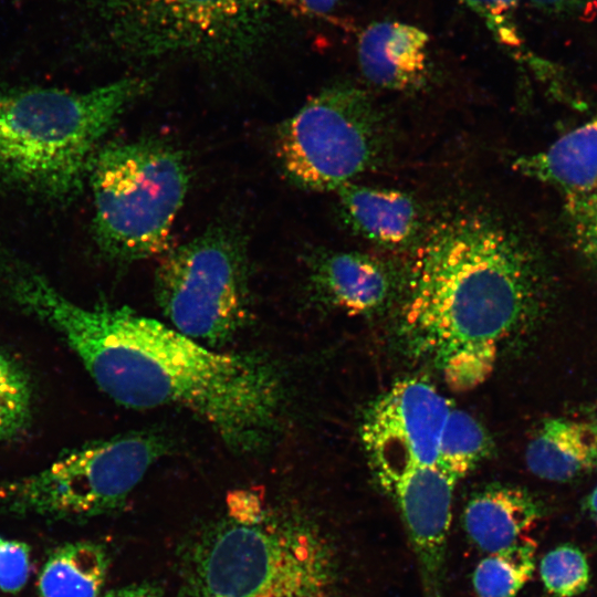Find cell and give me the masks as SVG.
I'll list each match as a JSON object with an SVG mask.
<instances>
[{
  "mask_svg": "<svg viewBox=\"0 0 597 597\" xmlns=\"http://www.w3.org/2000/svg\"><path fill=\"white\" fill-rule=\"evenodd\" d=\"M12 300L50 324L100 389L134 409L184 408L239 453H254L281 425L284 390L264 358L216 350L127 306L71 302L17 256L0 266Z\"/></svg>",
  "mask_w": 597,
  "mask_h": 597,
  "instance_id": "obj_1",
  "label": "cell"
},
{
  "mask_svg": "<svg viewBox=\"0 0 597 597\" xmlns=\"http://www.w3.org/2000/svg\"><path fill=\"white\" fill-rule=\"evenodd\" d=\"M543 279L537 252L513 226L481 211L444 217L410 269L402 335L450 387L470 389L535 311Z\"/></svg>",
  "mask_w": 597,
  "mask_h": 597,
  "instance_id": "obj_2",
  "label": "cell"
},
{
  "mask_svg": "<svg viewBox=\"0 0 597 597\" xmlns=\"http://www.w3.org/2000/svg\"><path fill=\"white\" fill-rule=\"evenodd\" d=\"M149 84L71 91L0 80V192L57 206L78 198L104 137Z\"/></svg>",
  "mask_w": 597,
  "mask_h": 597,
  "instance_id": "obj_3",
  "label": "cell"
},
{
  "mask_svg": "<svg viewBox=\"0 0 597 597\" xmlns=\"http://www.w3.org/2000/svg\"><path fill=\"white\" fill-rule=\"evenodd\" d=\"M179 569L180 597H333L336 583L321 530L283 509L202 526L184 544Z\"/></svg>",
  "mask_w": 597,
  "mask_h": 597,
  "instance_id": "obj_4",
  "label": "cell"
},
{
  "mask_svg": "<svg viewBox=\"0 0 597 597\" xmlns=\"http://www.w3.org/2000/svg\"><path fill=\"white\" fill-rule=\"evenodd\" d=\"M189 180L184 153L165 139L102 145L87 177L92 234L101 254L125 264L167 251Z\"/></svg>",
  "mask_w": 597,
  "mask_h": 597,
  "instance_id": "obj_5",
  "label": "cell"
},
{
  "mask_svg": "<svg viewBox=\"0 0 597 597\" xmlns=\"http://www.w3.org/2000/svg\"><path fill=\"white\" fill-rule=\"evenodd\" d=\"M97 39L123 57L232 63L264 43L271 0H81Z\"/></svg>",
  "mask_w": 597,
  "mask_h": 597,
  "instance_id": "obj_6",
  "label": "cell"
},
{
  "mask_svg": "<svg viewBox=\"0 0 597 597\" xmlns=\"http://www.w3.org/2000/svg\"><path fill=\"white\" fill-rule=\"evenodd\" d=\"M248 250L219 223L171 249L155 274V296L171 327L209 347L228 343L248 320Z\"/></svg>",
  "mask_w": 597,
  "mask_h": 597,
  "instance_id": "obj_7",
  "label": "cell"
},
{
  "mask_svg": "<svg viewBox=\"0 0 597 597\" xmlns=\"http://www.w3.org/2000/svg\"><path fill=\"white\" fill-rule=\"evenodd\" d=\"M387 147L384 118L369 95L348 84L312 96L276 132V156L301 188L336 191L380 164Z\"/></svg>",
  "mask_w": 597,
  "mask_h": 597,
  "instance_id": "obj_8",
  "label": "cell"
},
{
  "mask_svg": "<svg viewBox=\"0 0 597 597\" xmlns=\"http://www.w3.org/2000/svg\"><path fill=\"white\" fill-rule=\"evenodd\" d=\"M164 439L129 432L90 443L44 470L0 486V502L17 514L83 520L114 512L165 453Z\"/></svg>",
  "mask_w": 597,
  "mask_h": 597,
  "instance_id": "obj_9",
  "label": "cell"
},
{
  "mask_svg": "<svg viewBox=\"0 0 597 597\" xmlns=\"http://www.w3.org/2000/svg\"><path fill=\"white\" fill-rule=\"evenodd\" d=\"M453 404L430 383H396L367 410L362 440L378 483L406 471L439 465L442 431Z\"/></svg>",
  "mask_w": 597,
  "mask_h": 597,
  "instance_id": "obj_10",
  "label": "cell"
},
{
  "mask_svg": "<svg viewBox=\"0 0 597 597\" xmlns=\"http://www.w3.org/2000/svg\"><path fill=\"white\" fill-rule=\"evenodd\" d=\"M310 281L324 302L348 314L379 311L396 287L386 262L358 251L318 252L311 260Z\"/></svg>",
  "mask_w": 597,
  "mask_h": 597,
  "instance_id": "obj_11",
  "label": "cell"
},
{
  "mask_svg": "<svg viewBox=\"0 0 597 597\" xmlns=\"http://www.w3.org/2000/svg\"><path fill=\"white\" fill-rule=\"evenodd\" d=\"M429 35L401 21L370 23L359 35L357 60L370 83L390 91L420 87L428 74Z\"/></svg>",
  "mask_w": 597,
  "mask_h": 597,
  "instance_id": "obj_12",
  "label": "cell"
},
{
  "mask_svg": "<svg viewBox=\"0 0 597 597\" xmlns=\"http://www.w3.org/2000/svg\"><path fill=\"white\" fill-rule=\"evenodd\" d=\"M515 171L555 188L565 203L597 193V114L547 148L522 155Z\"/></svg>",
  "mask_w": 597,
  "mask_h": 597,
  "instance_id": "obj_13",
  "label": "cell"
},
{
  "mask_svg": "<svg viewBox=\"0 0 597 597\" xmlns=\"http://www.w3.org/2000/svg\"><path fill=\"white\" fill-rule=\"evenodd\" d=\"M345 226L355 234L386 248L410 243L420 228V211L407 192L348 182L336 191Z\"/></svg>",
  "mask_w": 597,
  "mask_h": 597,
  "instance_id": "obj_14",
  "label": "cell"
},
{
  "mask_svg": "<svg viewBox=\"0 0 597 597\" xmlns=\"http://www.w3.org/2000/svg\"><path fill=\"white\" fill-rule=\"evenodd\" d=\"M540 515L541 507L527 491L495 483L469 499L462 524L470 541L480 551L490 554L525 537Z\"/></svg>",
  "mask_w": 597,
  "mask_h": 597,
  "instance_id": "obj_15",
  "label": "cell"
},
{
  "mask_svg": "<svg viewBox=\"0 0 597 597\" xmlns=\"http://www.w3.org/2000/svg\"><path fill=\"white\" fill-rule=\"evenodd\" d=\"M525 461L543 480L577 479L597 468V428L582 421L547 419L528 442Z\"/></svg>",
  "mask_w": 597,
  "mask_h": 597,
  "instance_id": "obj_16",
  "label": "cell"
},
{
  "mask_svg": "<svg viewBox=\"0 0 597 597\" xmlns=\"http://www.w3.org/2000/svg\"><path fill=\"white\" fill-rule=\"evenodd\" d=\"M108 569L105 548L76 542L56 548L39 576L40 597H100Z\"/></svg>",
  "mask_w": 597,
  "mask_h": 597,
  "instance_id": "obj_17",
  "label": "cell"
},
{
  "mask_svg": "<svg viewBox=\"0 0 597 597\" xmlns=\"http://www.w3.org/2000/svg\"><path fill=\"white\" fill-rule=\"evenodd\" d=\"M535 542L523 537L482 558L472 575L476 597H515L535 567Z\"/></svg>",
  "mask_w": 597,
  "mask_h": 597,
  "instance_id": "obj_18",
  "label": "cell"
},
{
  "mask_svg": "<svg viewBox=\"0 0 597 597\" xmlns=\"http://www.w3.org/2000/svg\"><path fill=\"white\" fill-rule=\"evenodd\" d=\"M490 448L482 425L453 406L441 436L439 467L460 481L486 457Z\"/></svg>",
  "mask_w": 597,
  "mask_h": 597,
  "instance_id": "obj_19",
  "label": "cell"
},
{
  "mask_svg": "<svg viewBox=\"0 0 597 597\" xmlns=\"http://www.w3.org/2000/svg\"><path fill=\"white\" fill-rule=\"evenodd\" d=\"M31 386L24 371L0 352V439L20 433L30 420Z\"/></svg>",
  "mask_w": 597,
  "mask_h": 597,
  "instance_id": "obj_20",
  "label": "cell"
},
{
  "mask_svg": "<svg viewBox=\"0 0 597 597\" xmlns=\"http://www.w3.org/2000/svg\"><path fill=\"white\" fill-rule=\"evenodd\" d=\"M540 573L548 593L572 597L583 593L589 582V567L583 552L572 545L549 551L541 561Z\"/></svg>",
  "mask_w": 597,
  "mask_h": 597,
  "instance_id": "obj_21",
  "label": "cell"
},
{
  "mask_svg": "<svg viewBox=\"0 0 597 597\" xmlns=\"http://www.w3.org/2000/svg\"><path fill=\"white\" fill-rule=\"evenodd\" d=\"M565 211L576 250L597 274V193L566 202Z\"/></svg>",
  "mask_w": 597,
  "mask_h": 597,
  "instance_id": "obj_22",
  "label": "cell"
},
{
  "mask_svg": "<svg viewBox=\"0 0 597 597\" xmlns=\"http://www.w3.org/2000/svg\"><path fill=\"white\" fill-rule=\"evenodd\" d=\"M475 12L502 44L520 48L522 44L514 20L520 0H459Z\"/></svg>",
  "mask_w": 597,
  "mask_h": 597,
  "instance_id": "obj_23",
  "label": "cell"
},
{
  "mask_svg": "<svg viewBox=\"0 0 597 597\" xmlns=\"http://www.w3.org/2000/svg\"><path fill=\"white\" fill-rule=\"evenodd\" d=\"M30 549L25 543L0 536V589L17 593L28 582Z\"/></svg>",
  "mask_w": 597,
  "mask_h": 597,
  "instance_id": "obj_24",
  "label": "cell"
},
{
  "mask_svg": "<svg viewBox=\"0 0 597 597\" xmlns=\"http://www.w3.org/2000/svg\"><path fill=\"white\" fill-rule=\"evenodd\" d=\"M271 2L301 17L322 18L333 12L342 0H271Z\"/></svg>",
  "mask_w": 597,
  "mask_h": 597,
  "instance_id": "obj_25",
  "label": "cell"
},
{
  "mask_svg": "<svg viewBox=\"0 0 597 597\" xmlns=\"http://www.w3.org/2000/svg\"><path fill=\"white\" fill-rule=\"evenodd\" d=\"M540 10L563 15H578L585 13L595 0H528Z\"/></svg>",
  "mask_w": 597,
  "mask_h": 597,
  "instance_id": "obj_26",
  "label": "cell"
},
{
  "mask_svg": "<svg viewBox=\"0 0 597 597\" xmlns=\"http://www.w3.org/2000/svg\"><path fill=\"white\" fill-rule=\"evenodd\" d=\"M105 597H160V589L150 583L132 584L113 589Z\"/></svg>",
  "mask_w": 597,
  "mask_h": 597,
  "instance_id": "obj_27",
  "label": "cell"
},
{
  "mask_svg": "<svg viewBox=\"0 0 597 597\" xmlns=\"http://www.w3.org/2000/svg\"><path fill=\"white\" fill-rule=\"evenodd\" d=\"M585 509L595 517H597V486L587 496L585 501Z\"/></svg>",
  "mask_w": 597,
  "mask_h": 597,
  "instance_id": "obj_28",
  "label": "cell"
},
{
  "mask_svg": "<svg viewBox=\"0 0 597 597\" xmlns=\"http://www.w3.org/2000/svg\"><path fill=\"white\" fill-rule=\"evenodd\" d=\"M597 428V427H596Z\"/></svg>",
  "mask_w": 597,
  "mask_h": 597,
  "instance_id": "obj_29",
  "label": "cell"
}]
</instances>
